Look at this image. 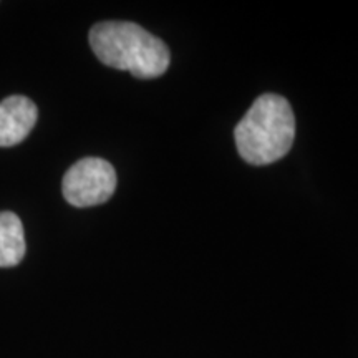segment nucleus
Segmentation results:
<instances>
[{
  "label": "nucleus",
  "instance_id": "obj_2",
  "mask_svg": "<svg viewBox=\"0 0 358 358\" xmlns=\"http://www.w3.org/2000/svg\"><path fill=\"white\" fill-rule=\"evenodd\" d=\"M241 158L254 166L275 163L289 153L295 140V116L284 96L266 93L252 103L234 129Z\"/></svg>",
  "mask_w": 358,
  "mask_h": 358
},
{
  "label": "nucleus",
  "instance_id": "obj_1",
  "mask_svg": "<svg viewBox=\"0 0 358 358\" xmlns=\"http://www.w3.org/2000/svg\"><path fill=\"white\" fill-rule=\"evenodd\" d=\"M90 45L101 64L143 80L161 77L171 62L166 43L133 22L96 24Z\"/></svg>",
  "mask_w": 358,
  "mask_h": 358
},
{
  "label": "nucleus",
  "instance_id": "obj_4",
  "mask_svg": "<svg viewBox=\"0 0 358 358\" xmlns=\"http://www.w3.org/2000/svg\"><path fill=\"white\" fill-rule=\"evenodd\" d=\"M37 118V105L27 96L13 95L0 101V146H15L24 141Z\"/></svg>",
  "mask_w": 358,
  "mask_h": 358
},
{
  "label": "nucleus",
  "instance_id": "obj_3",
  "mask_svg": "<svg viewBox=\"0 0 358 358\" xmlns=\"http://www.w3.org/2000/svg\"><path fill=\"white\" fill-rule=\"evenodd\" d=\"M116 189V171L108 161L83 158L65 173L62 191L75 208H92L106 203Z\"/></svg>",
  "mask_w": 358,
  "mask_h": 358
},
{
  "label": "nucleus",
  "instance_id": "obj_5",
  "mask_svg": "<svg viewBox=\"0 0 358 358\" xmlns=\"http://www.w3.org/2000/svg\"><path fill=\"white\" fill-rule=\"evenodd\" d=\"M24 226L17 214L0 213V267H13L25 256Z\"/></svg>",
  "mask_w": 358,
  "mask_h": 358
}]
</instances>
